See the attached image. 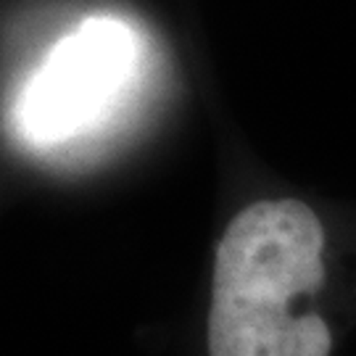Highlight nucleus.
I'll return each instance as SVG.
<instances>
[{
  "mask_svg": "<svg viewBox=\"0 0 356 356\" xmlns=\"http://www.w3.org/2000/svg\"><path fill=\"white\" fill-rule=\"evenodd\" d=\"M325 229L301 201H259L227 225L214 261L209 356H330L317 312H298L325 282Z\"/></svg>",
  "mask_w": 356,
  "mask_h": 356,
  "instance_id": "1",
  "label": "nucleus"
},
{
  "mask_svg": "<svg viewBox=\"0 0 356 356\" xmlns=\"http://www.w3.org/2000/svg\"><path fill=\"white\" fill-rule=\"evenodd\" d=\"M143 40L116 16H88L53 45L13 106L29 148H61L106 124L138 85Z\"/></svg>",
  "mask_w": 356,
  "mask_h": 356,
  "instance_id": "2",
  "label": "nucleus"
}]
</instances>
